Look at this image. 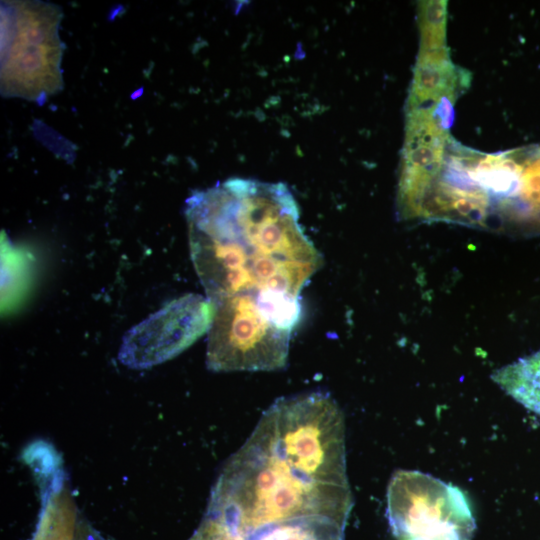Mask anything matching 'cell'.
<instances>
[{"label": "cell", "instance_id": "8fae6325", "mask_svg": "<svg viewBox=\"0 0 540 540\" xmlns=\"http://www.w3.org/2000/svg\"><path fill=\"white\" fill-rule=\"evenodd\" d=\"M447 138H448V137H447ZM447 138H446V139H447ZM444 142H445V140H444L443 142H441V143L437 146L438 148H436V152H435L436 154L434 155V157L432 158V160L436 157L437 152H438L439 149L442 147V145L444 144ZM432 160H431V161H432ZM431 161H430V162H431ZM430 162H429V163H430ZM429 163H428V164H429ZM428 164H427V165H428ZM425 166H426V165H425ZM425 166H424V167H425ZM422 168H423V167H422ZM419 169H421V168H419ZM415 170H418V169L400 170V176L403 175V174H405V173H408V172H411V171H415ZM400 176H399V177H400Z\"/></svg>", "mask_w": 540, "mask_h": 540}, {"label": "cell", "instance_id": "9c48e42d", "mask_svg": "<svg viewBox=\"0 0 540 540\" xmlns=\"http://www.w3.org/2000/svg\"><path fill=\"white\" fill-rule=\"evenodd\" d=\"M492 379L513 399L540 416V350L496 370Z\"/></svg>", "mask_w": 540, "mask_h": 540}, {"label": "cell", "instance_id": "8992f818", "mask_svg": "<svg viewBox=\"0 0 540 540\" xmlns=\"http://www.w3.org/2000/svg\"><path fill=\"white\" fill-rule=\"evenodd\" d=\"M387 518L396 540H472L476 528L463 490L415 470L392 475Z\"/></svg>", "mask_w": 540, "mask_h": 540}, {"label": "cell", "instance_id": "5b68a950", "mask_svg": "<svg viewBox=\"0 0 540 540\" xmlns=\"http://www.w3.org/2000/svg\"><path fill=\"white\" fill-rule=\"evenodd\" d=\"M206 365L215 372L272 371L288 359L299 321L285 310L250 296L210 301Z\"/></svg>", "mask_w": 540, "mask_h": 540}, {"label": "cell", "instance_id": "52a82bcc", "mask_svg": "<svg viewBox=\"0 0 540 540\" xmlns=\"http://www.w3.org/2000/svg\"><path fill=\"white\" fill-rule=\"evenodd\" d=\"M212 319L208 298L184 295L132 327L123 337L118 359L132 369L161 364L208 333Z\"/></svg>", "mask_w": 540, "mask_h": 540}, {"label": "cell", "instance_id": "7a4b0ae2", "mask_svg": "<svg viewBox=\"0 0 540 540\" xmlns=\"http://www.w3.org/2000/svg\"><path fill=\"white\" fill-rule=\"evenodd\" d=\"M352 505L349 485L302 477L247 440L224 466L205 517L246 540L261 527L303 515L347 523Z\"/></svg>", "mask_w": 540, "mask_h": 540}, {"label": "cell", "instance_id": "3957f363", "mask_svg": "<svg viewBox=\"0 0 540 540\" xmlns=\"http://www.w3.org/2000/svg\"><path fill=\"white\" fill-rule=\"evenodd\" d=\"M247 440L302 477L349 485L344 418L326 393L276 400Z\"/></svg>", "mask_w": 540, "mask_h": 540}, {"label": "cell", "instance_id": "ba28073f", "mask_svg": "<svg viewBox=\"0 0 540 540\" xmlns=\"http://www.w3.org/2000/svg\"><path fill=\"white\" fill-rule=\"evenodd\" d=\"M346 524L327 515H303L261 527L246 540H343Z\"/></svg>", "mask_w": 540, "mask_h": 540}, {"label": "cell", "instance_id": "277c9868", "mask_svg": "<svg viewBox=\"0 0 540 540\" xmlns=\"http://www.w3.org/2000/svg\"><path fill=\"white\" fill-rule=\"evenodd\" d=\"M62 11L41 1L1 2V94L45 101L63 88Z\"/></svg>", "mask_w": 540, "mask_h": 540}, {"label": "cell", "instance_id": "6da1fadb", "mask_svg": "<svg viewBox=\"0 0 540 540\" xmlns=\"http://www.w3.org/2000/svg\"><path fill=\"white\" fill-rule=\"evenodd\" d=\"M190 256L209 301L300 299L322 257L283 183L230 178L186 201Z\"/></svg>", "mask_w": 540, "mask_h": 540}, {"label": "cell", "instance_id": "30bf717a", "mask_svg": "<svg viewBox=\"0 0 540 540\" xmlns=\"http://www.w3.org/2000/svg\"><path fill=\"white\" fill-rule=\"evenodd\" d=\"M446 2L424 1L420 5V49L446 47Z\"/></svg>", "mask_w": 540, "mask_h": 540}]
</instances>
